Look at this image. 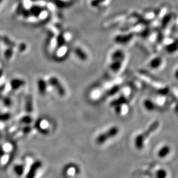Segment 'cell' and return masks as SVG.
Returning <instances> with one entry per match:
<instances>
[{"label":"cell","instance_id":"9","mask_svg":"<svg viewBox=\"0 0 178 178\" xmlns=\"http://www.w3.org/2000/svg\"><path fill=\"white\" fill-rule=\"evenodd\" d=\"M167 172L164 169L157 170L156 172V178H166L167 176Z\"/></svg>","mask_w":178,"mask_h":178},{"label":"cell","instance_id":"13","mask_svg":"<svg viewBox=\"0 0 178 178\" xmlns=\"http://www.w3.org/2000/svg\"><path fill=\"white\" fill-rule=\"evenodd\" d=\"M174 75V77L175 78V79L178 80V67H177V68L175 70Z\"/></svg>","mask_w":178,"mask_h":178},{"label":"cell","instance_id":"11","mask_svg":"<svg viewBox=\"0 0 178 178\" xmlns=\"http://www.w3.org/2000/svg\"><path fill=\"white\" fill-rule=\"evenodd\" d=\"M23 83V82L20 80H13V81L11 83V86L13 89H17V88L20 87Z\"/></svg>","mask_w":178,"mask_h":178},{"label":"cell","instance_id":"10","mask_svg":"<svg viewBox=\"0 0 178 178\" xmlns=\"http://www.w3.org/2000/svg\"><path fill=\"white\" fill-rule=\"evenodd\" d=\"M14 171L15 173L17 174L19 176H21L22 174H23V172L24 171V168L23 166L22 165H16L14 167Z\"/></svg>","mask_w":178,"mask_h":178},{"label":"cell","instance_id":"6","mask_svg":"<svg viewBox=\"0 0 178 178\" xmlns=\"http://www.w3.org/2000/svg\"><path fill=\"white\" fill-rule=\"evenodd\" d=\"M50 82L51 85H52L54 87H56L57 89V91L61 96H63L64 94V90L63 86L60 85V83L59 82V81L57 80V79L52 78L50 79Z\"/></svg>","mask_w":178,"mask_h":178},{"label":"cell","instance_id":"4","mask_svg":"<svg viewBox=\"0 0 178 178\" xmlns=\"http://www.w3.org/2000/svg\"><path fill=\"white\" fill-rule=\"evenodd\" d=\"M159 126H160V123L158 121H155V122H153L152 124L149 126V127L148 128L147 130L145 131L144 132L142 133L143 137L145 139L146 138H148V137L149 136V135L152 132H153L154 131H156V130L158 128Z\"/></svg>","mask_w":178,"mask_h":178},{"label":"cell","instance_id":"14","mask_svg":"<svg viewBox=\"0 0 178 178\" xmlns=\"http://www.w3.org/2000/svg\"><path fill=\"white\" fill-rule=\"evenodd\" d=\"M2 1V0H0V3H1Z\"/></svg>","mask_w":178,"mask_h":178},{"label":"cell","instance_id":"5","mask_svg":"<svg viewBox=\"0 0 178 178\" xmlns=\"http://www.w3.org/2000/svg\"><path fill=\"white\" fill-rule=\"evenodd\" d=\"M145 138L143 137V135L142 134L138 135L135 139V146L136 148L138 150H141L142 149L144 146V142Z\"/></svg>","mask_w":178,"mask_h":178},{"label":"cell","instance_id":"8","mask_svg":"<svg viewBox=\"0 0 178 178\" xmlns=\"http://www.w3.org/2000/svg\"><path fill=\"white\" fill-rule=\"evenodd\" d=\"M143 106L145 108L149 111H154L156 108V104L150 100H145V101H143Z\"/></svg>","mask_w":178,"mask_h":178},{"label":"cell","instance_id":"7","mask_svg":"<svg viewBox=\"0 0 178 178\" xmlns=\"http://www.w3.org/2000/svg\"><path fill=\"white\" fill-rule=\"evenodd\" d=\"M171 150V148L168 145H164L158 150L157 155L161 158H165V157L167 156L169 154Z\"/></svg>","mask_w":178,"mask_h":178},{"label":"cell","instance_id":"2","mask_svg":"<svg viewBox=\"0 0 178 178\" xmlns=\"http://www.w3.org/2000/svg\"><path fill=\"white\" fill-rule=\"evenodd\" d=\"M42 166V162L39 160L35 161L31 165L27 172L25 178H35L37 172Z\"/></svg>","mask_w":178,"mask_h":178},{"label":"cell","instance_id":"3","mask_svg":"<svg viewBox=\"0 0 178 178\" xmlns=\"http://www.w3.org/2000/svg\"><path fill=\"white\" fill-rule=\"evenodd\" d=\"M149 65L152 70L158 71L163 68V66L164 65V60L161 57H156L150 60Z\"/></svg>","mask_w":178,"mask_h":178},{"label":"cell","instance_id":"1","mask_svg":"<svg viewBox=\"0 0 178 178\" xmlns=\"http://www.w3.org/2000/svg\"><path fill=\"white\" fill-rule=\"evenodd\" d=\"M119 132V128L117 126H113L109 128L104 132L100 134L97 137L96 139V143L98 145H102L111 138H113L116 137Z\"/></svg>","mask_w":178,"mask_h":178},{"label":"cell","instance_id":"15","mask_svg":"<svg viewBox=\"0 0 178 178\" xmlns=\"http://www.w3.org/2000/svg\"></svg>","mask_w":178,"mask_h":178},{"label":"cell","instance_id":"12","mask_svg":"<svg viewBox=\"0 0 178 178\" xmlns=\"http://www.w3.org/2000/svg\"><path fill=\"white\" fill-rule=\"evenodd\" d=\"M22 122L26 123H30L31 122V119L30 117H24L22 119Z\"/></svg>","mask_w":178,"mask_h":178}]
</instances>
